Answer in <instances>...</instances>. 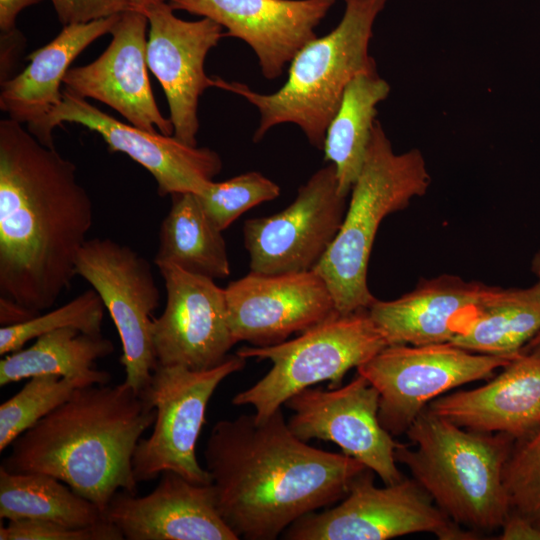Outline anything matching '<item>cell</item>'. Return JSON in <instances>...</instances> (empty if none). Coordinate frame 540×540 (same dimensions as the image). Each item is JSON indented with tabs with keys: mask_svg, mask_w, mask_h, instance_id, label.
I'll use <instances>...</instances> for the list:
<instances>
[{
	"mask_svg": "<svg viewBox=\"0 0 540 540\" xmlns=\"http://www.w3.org/2000/svg\"><path fill=\"white\" fill-rule=\"evenodd\" d=\"M77 168L23 125L0 121V298L34 316L67 291L93 224Z\"/></svg>",
	"mask_w": 540,
	"mask_h": 540,
	"instance_id": "obj_1",
	"label": "cell"
},
{
	"mask_svg": "<svg viewBox=\"0 0 540 540\" xmlns=\"http://www.w3.org/2000/svg\"><path fill=\"white\" fill-rule=\"evenodd\" d=\"M216 507L240 538L274 540L295 521L343 499L367 467L293 434L281 408L220 420L204 450Z\"/></svg>",
	"mask_w": 540,
	"mask_h": 540,
	"instance_id": "obj_2",
	"label": "cell"
},
{
	"mask_svg": "<svg viewBox=\"0 0 540 540\" xmlns=\"http://www.w3.org/2000/svg\"><path fill=\"white\" fill-rule=\"evenodd\" d=\"M155 409L123 382L77 388L12 443L1 467L67 484L104 514L119 490L137 492L132 456Z\"/></svg>",
	"mask_w": 540,
	"mask_h": 540,
	"instance_id": "obj_3",
	"label": "cell"
},
{
	"mask_svg": "<svg viewBox=\"0 0 540 540\" xmlns=\"http://www.w3.org/2000/svg\"><path fill=\"white\" fill-rule=\"evenodd\" d=\"M398 443L397 463L458 525L478 534L501 528L510 504L503 481L515 439L461 427L425 408Z\"/></svg>",
	"mask_w": 540,
	"mask_h": 540,
	"instance_id": "obj_4",
	"label": "cell"
},
{
	"mask_svg": "<svg viewBox=\"0 0 540 540\" xmlns=\"http://www.w3.org/2000/svg\"><path fill=\"white\" fill-rule=\"evenodd\" d=\"M338 25L303 46L289 64L286 82L262 94L240 82L213 77L214 87L235 93L255 106L259 123L253 141L274 126L297 125L309 143L323 149L327 128L348 84L359 74L376 70L369 54L373 26L389 0H344Z\"/></svg>",
	"mask_w": 540,
	"mask_h": 540,
	"instance_id": "obj_5",
	"label": "cell"
},
{
	"mask_svg": "<svg viewBox=\"0 0 540 540\" xmlns=\"http://www.w3.org/2000/svg\"><path fill=\"white\" fill-rule=\"evenodd\" d=\"M431 183L423 154H396L376 120L365 160L351 192L341 228L316 270L340 314L368 309L376 298L368 287L369 258L383 219L423 196Z\"/></svg>",
	"mask_w": 540,
	"mask_h": 540,
	"instance_id": "obj_6",
	"label": "cell"
},
{
	"mask_svg": "<svg viewBox=\"0 0 540 540\" xmlns=\"http://www.w3.org/2000/svg\"><path fill=\"white\" fill-rule=\"evenodd\" d=\"M388 343L368 309L336 313L292 340L257 347L243 346L244 359L270 360L272 368L250 388L236 394L234 405H252L255 417L265 420L293 395L329 381L342 385L346 373L368 361Z\"/></svg>",
	"mask_w": 540,
	"mask_h": 540,
	"instance_id": "obj_7",
	"label": "cell"
},
{
	"mask_svg": "<svg viewBox=\"0 0 540 540\" xmlns=\"http://www.w3.org/2000/svg\"><path fill=\"white\" fill-rule=\"evenodd\" d=\"M246 359L229 355L206 370L157 364L142 396L155 409L153 431L141 438L132 456L137 483L173 471L198 484H211L210 474L198 462L196 444L206 423L208 402L219 384L242 370Z\"/></svg>",
	"mask_w": 540,
	"mask_h": 540,
	"instance_id": "obj_8",
	"label": "cell"
},
{
	"mask_svg": "<svg viewBox=\"0 0 540 540\" xmlns=\"http://www.w3.org/2000/svg\"><path fill=\"white\" fill-rule=\"evenodd\" d=\"M365 469L351 483L342 502L311 512L282 534L290 540H385L432 533L440 540H474L480 534L451 520L412 478L377 487Z\"/></svg>",
	"mask_w": 540,
	"mask_h": 540,
	"instance_id": "obj_9",
	"label": "cell"
},
{
	"mask_svg": "<svg viewBox=\"0 0 540 540\" xmlns=\"http://www.w3.org/2000/svg\"><path fill=\"white\" fill-rule=\"evenodd\" d=\"M514 357L475 353L451 342L395 344L356 369L379 393L381 425L399 436L430 402L464 384L490 379Z\"/></svg>",
	"mask_w": 540,
	"mask_h": 540,
	"instance_id": "obj_10",
	"label": "cell"
},
{
	"mask_svg": "<svg viewBox=\"0 0 540 540\" xmlns=\"http://www.w3.org/2000/svg\"><path fill=\"white\" fill-rule=\"evenodd\" d=\"M75 274L101 297L121 340L123 383L142 395L158 364L151 315L159 306L160 291L150 263L127 245L110 238H93L79 251Z\"/></svg>",
	"mask_w": 540,
	"mask_h": 540,
	"instance_id": "obj_11",
	"label": "cell"
},
{
	"mask_svg": "<svg viewBox=\"0 0 540 540\" xmlns=\"http://www.w3.org/2000/svg\"><path fill=\"white\" fill-rule=\"evenodd\" d=\"M347 198L339 192L335 166L328 163L298 189L284 210L246 220L243 238L250 270L262 274L314 270L341 228Z\"/></svg>",
	"mask_w": 540,
	"mask_h": 540,
	"instance_id": "obj_12",
	"label": "cell"
},
{
	"mask_svg": "<svg viewBox=\"0 0 540 540\" xmlns=\"http://www.w3.org/2000/svg\"><path fill=\"white\" fill-rule=\"evenodd\" d=\"M64 122L96 132L110 151L124 153L143 166L155 179L160 196L199 194L222 169L221 157L214 150L121 122L66 89L35 137L43 145L55 147L53 130Z\"/></svg>",
	"mask_w": 540,
	"mask_h": 540,
	"instance_id": "obj_13",
	"label": "cell"
},
{
	"mask_svg": "<svg viewBox=\"0 0 540 540\" xmlns=\"http://www.w3.org/2000/svg\"><path fill=\"white\" fill-rule=\"evenodd\" d=\"M284 405L293 411L288 423L304 442L330 441L377 474L384 484L404 476L397 468L395 449L399 442L378 418L379 393L360 374L337 388H306Z\"/></svg>",
	"mask_w": 540,
	"mask_h": 540,
	"instance_id": "obj_14",
	"label": "cell"
},
{
	"mask_svg": "<svg viewBox=\"0 0 540 540\" xmlns=\"http://www.w3.org/2000/svg\"><path fill=\"white\" fill-rule=\"evenodd\" d=\"M158 268L165 284L166 305L151 323L157 363L192 370L220 365L238 343L229 326L225 288L211 278L173 265Z\"/></svg>",
	"mask_w": 540,
	"mask_h": 540,
	"instance_id": "obj_15",
	"label": "cell"
},
{
	"mask_svg": "<svg viewBox=\"0 0 540 540\" xmlns=\"http://www.w3.org/2000/svg\"><path fill=\"white\" fill-rule=\"evenodd\" d=\"M228 321L237 342L279 344L336 313L332 294L316 270L262 274L250 271L225 288Z\"/></svg>",
	"mask_w": 540,
	"mask_h": 540,
	"instance_id": "obj_16",
	"label": "cell"
},
{
	"mask_svg": "<svg viewBox=\"0 0 540 540\" xmlns=\"http://www.w3.org/2000/svg\"><path fill=\"white\" fill-rule=\"evenodd\" d=\"M174 11L166 1L145 12L147 65L165 93L173 136L197 146L199 98L207 88L214 87V79L205 73V59L225 31L209 18L187 21Z\"/></svg>",
	"mask_w": 540,
	"mask_h": 540,
	"instance_id": "obj_17",
	"label": "cell"
},
{
	"mask_svg": "<svg viewBox=\"0 0 540 540\" xmlns=\"http://www.w3.org/2000/svg\"><path fill=\"white\" fill-rule=\"evenodd\" d=\"M110 34L109 46L97 59L68 70L65 89L106 104L136 127L173 135L172 122L160 112L148 77L147 16L128 9Z\"/></svg>",
	"mask_w": 540,
	"mask_h": 540,
	"instance_id": "obj_18",
	"label": "cell"
},
{
	"mask_svg": "<svg viewBox=\"0 0 540 540\" xmlns=\"http://www.w3.org/2000/svg\"><path fill=\"white\" fill-rule=\"evenodd\" d=\"M173 10L209 18L241 39L258 58L262 75L280 77L336 0H167Z\"/></svg>",
	"mask_w": 540,
	"mask_h": 540,
	"instance_id": "obj_19",
	"label": "cell"
},
{
	"mask_svg": "<svg viewBox=\"0 0 540 540\" xmlns=\"http://www.w3.org/2000/svg\"><path fill=\"white\" fill-rule=\"evenodd\" d=\"M128 540H238L216 507L212 484L165 471L155 489L136 496L118 491L104 512Z\"/></svg>",
	"mask_w": 540,
	"mask_h": 540,
	"instance_id": "obj_20",
	"label": "cell"
},
{
	"mask_svg": "<svg viewBox=\"0 0 540 540\" xmlns=\"http://www.w3.org/2000/svg\"><path fill=\"white\" fill-rule=\"evenodd\" d=\"M434 414L471 430L515 440L540 427V332L479 387L446 393L429 403Z\"/></svg>",
	"mask_w": 540,
	"mask_h": 540,
	"instance_id": "obj_21",
	"label": "cell"
},
{
	"mask_svg": "<svg viewBox=\"0 0 540 540\" xmlns=\"http://www.w3.org/2000/svg\"><path fill=\"white\" fill-rule=\"evenodd\" d=\"M492 287L445 274L421 279L397 299H376L368 312L388 345L451 342Z\"/></svg>",
	"mask_w": 540,
	"mask_h": 540,
	"instance_id": "obj_22",
	"label": "cell"
},
{
	"mask_svg": "<svg viewBox=\"0 0 540 540\" xmlns=\"http://www.w3.org/2000/svg\"><path fill=\"white\" fill-rule=\"evenodd\" d=\"M119 15L63 26L48 44L28 55L19 74L1 82L0 109L34 136L62 100L63 79L76 57L99 37L111 33Z\"/></svg>",
	"mask_w": 540,
	"mask_h": 540,
	"instance_id": "obj_23",
	"label": "cell"
},
{
	"mask_svg": "<svg viewBox=\"0 0 540 540\" xmlns=\"http://www.w3.org/2000/svg\"><path fill=\"white\" fill-rule=\"evenodd\" d=\"M540 332V281L493 286L451 343L475 353L516 356Z\"/></svg>",
	"mask_w": 540,
	"mask_h": 540,
	"instance_id": "obj_24",
	"label": "cell"
},
{
	"mask_svg": "<svg viewBox=\"0 0 540 540\" xmlns=\"http://www.w3.org/2000/svg\"><path fill=\"white\" fill-rule=\"evenodd\" d=\"M171 207L159 232L154 257L157 267L173 265L215 279L231 273L222 232L205 212L194 193L173 194Z\"/></svg>",
	"mask_w": 540,
	"mask_h": 540,
	"instance_id": "obj_25",
	"label": "cell"
},
{
	"mask_svg": "<svg viewBox=\"0 0 540 540\" xmlns=\"http://www.w3.org/2000/svg\"><path fill=\"white\" fill-rule=\"evenodd\" d=\"M390 93L377 69L361 73L346 87L324 139V160L335 166L338 189L348 197L362 169L372 134L377 105Z\"/></svg>",
	"mask_w": 540,
	"mask_h": 540,
	"instance_id": "obj_26",
	"label": "cell"
},
{
	"mask_svg": "<svg viewBox=\"0 0 540 540\" xmlns=\"http://www.w3.org/2000/svg\"><path fill=\"white\" fill-rule=\"evenodd\" d=\"M113 351L112 341L102 334H87L73 327L54 330L0 361V386L48 374L84 378L105 385L111 375L96 369V361Z\"/></svg>",
	"mask_w": 540,
	"mask_h": 540,
	"instance_id": "obj_27",
	"label": "cell"
},
{
	"mask_svg": "<svg viewBox=\"0 0 540 540\" xmlns=\"http://www.w3.org/2000/svg\"><path fill=\"white\" fill-rule=\"evenodd\" d=\"M0 518L33 519L73 527L104 521L103 512L59 479L42 473H15L0 466Z\"/></svg>",
	"mask_w": 540,
	"mask_h": 540,
	"instance_id": "obj_28",
	"label": "cell"
},
{
	"mask_svg": "<svg viewBox=\"0 0 540 540\" xmlns=\"http://www.w3.org/2000/svg\"><path fill=\"white\" fill-rule=\"evenodd\" d=\"M95 385L84 378L38 375L0 406V451L64 403L79 387Z\"/></svg>",
	"mask_w": 540,
	"mask_h": 540,
	"instance_id": "obj_29",
	"label": "cell"
},
{
	"mask_svg": "<svg viewBox=\"0 0 540 540\" xmlns=\"http://www.w3.org/2000/svg\"><path fill=\"white\" fill-rule=\"evenodd\" d=\"M105 309L101 297L91 288L55 310L19 324L2 326L0 355L18 351L28 341L66 327H73L87 334L101 335Z\"/></svg>",
	"mask_w": 540,
	"mask_h": 540,
	"instance_id": "obj_30",
	"label": "cell"
},
{
	"mask_svg": "<svg viewBox=\"0 0 540 540\" xmlns=\"http://www.w3.org/2000/svg\"><path fill=\"white\" fill-rule=\"evenodd\" d=\"M196 195L213 223L224 231L249 209L276 199L280 187L263 174L250 171L221 182L213 180Z\"/></svg>",
	"mask_w": 540,
	"mask_h": 540,
	"instance_id": "obj_31",
	"label": "cell"
},
{
	"mask_svg": "<svg viewBox=\"0 0 540 540\" xmlns=\"http://www.w3.org/2000/svg\"><path fill=\"white\" fill-rule=\"evenodd\" d=\"M503 481L511 511L540 527V427L515 440Z\"/></svg>",
	"mask_w": 540,
	"mask_h": 540,
	"instance_id": "obj_32",
	"label": "cell"
},
{
	"mask_svg": "<svg viewBox=\"0 0 540 540\" xmlns=\"http://www.w3.org/2000/svg\"><path fill=\"white\" fill-rule=\"evenodd\" d=\"M1 540H122L120 529L105 519L87 527L52 521L19 519L0 527Z\"/></svg>",
	"mask_w": 540,
	"mask_h": 540,
	"instance_id": "obj_33",
	"label": "cell"
},
{
	"mask_svg": "<svg viewBox=\"0 0 540 540\" xmlns=\"http://www.w3.org/2000/svg\"><path fill=\"white\" fill-rule=\"evenodd\" d=\"M63 25L87 23L119 15L130 9V0H50Z\"/></svg>",
	"mask_w": 540,
	"mask_h": 540,
	"instance_id": "obj_34",
	"label": "cell"
},
{
	"mask_svg": "<svg viewBox=\"0 0 540 540\" xmlns=\"http://www.w3.org/2000/svg\"><path fill=\"white\" fill-rule=\"evenodd\" d=\"M501 529V540H540V527L513 511H510Z\"/></svg>",
	"mask_w": 540,
	"mask_h": 540,
	"instance_id": "obj_35",
	"label": "cell"
},
{
	"mask_svg": "<svg viewBox=\"0 0 540 540\" xmlns=\"http://www.w3.org/2000/svg\"><path fill=\"white\" fill-rule=\"evenodd\" d=\"M24 43L23 35L16 28L9 32H2L0 58L1 82L10 78L11 69L16 62L17 56L21 54V47L24 46Z\"/></svg>",
	"mask_w": 540,
	"mask_h": 540,
	"instance_id": "obj_36",
	"label": "cell"
},
{
	"mask_svg": "<svg viewBox=\"0 0 540 540\" xmlns=\"http://www.w3.org/2000/svg\"><path fill=\"white\" fill-rule=\"evenodd\" d=\"M41 0H0V29L9 32L15 29L18 14L26 7L39 3Z\"/></svg>",
	"mask_w": 540,
	"mask_h": 540,
	"instance_id": "obj_37",
	"label": "cell"
},
{
	"mask_svg": "<svg viewBox=\"0 0 540 540\" xmlns=\"http://www.w3.org/2000/svg\"><path fill=\"white\" fill-rule=\"evenodd\" d=\"M35 317L32 313L10 300L0 298V323L10 326L25 322Z\"/></svg>",
	"mask_w": 540,
	"mask_h": 540,
	"instance_id": "obj_38",
	"label": "cell"
},
{
	"mask_svg": "<svg viewBox=\"0 0 540 540\" xmlns=\"http://www.w3.org/2000/svg\"><path fill=\"white\" fill-rule=\"evenodd\" d=\"M166 1L167 0H130V9L145 14L150 7Z\"/></svg>",
	"mask_w": 540,
	"mask_h": 540,
	"instance_id": "obj_39",
	"label": "cell"
},
{
	"mask_svg": "<svg viewBox=\"0 0 540 540\" xmlns=\"http://www.w3.org/2000/svg\"><path fill=\"white\" fill-rule=\"evenodd\" d=\"M531 269L540 281V250L534 255L532 259Z\"/></svg>",
	"mask_w": 540,
	"mask_h": 540,
	"instance_id": "obj_40",
	"label": "cell"
}]
</instances>
